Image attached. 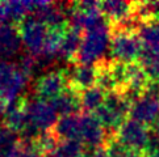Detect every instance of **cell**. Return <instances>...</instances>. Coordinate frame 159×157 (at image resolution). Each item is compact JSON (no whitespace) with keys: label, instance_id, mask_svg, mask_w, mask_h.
I'll list each match as a JSON object with an SVG mask.
<instances>
[{"label":"cell","instance_id":"cell-1","mask_svg":"<svg viewBox=\"0 0 159 157\" xmlns=\"http://www.w3.org/2000/svg\"><path fill=\"white\" fill-rule=\"evenodd\" d=\"M112 28L107 21L86 30L76 60L79 64L99 66L104 62L105 54L111 50Z\"/></svg>","mask_w":159,"mask_h":157},{"label":"cell","instance_id":"cell-2","mask_svg":"<svg viewBox=\"0 0 159 157\" xmlns=\"http://www.w3.org/2000/svg\"><path fill=\"white\" fill-rule=\"evenodd\" d=\"M142 51H143V45L138 37V33L112 28L109 53L113 60L126 64L134 63L137 59H139Z\"/></svg>","mask_w":159,"mask_h":157},{"label":"cell","instance_id":"cell-3","mask_svg":"<svg viewBox=\"0 0 159 157\" xmlns=\"http://www.w3.org/2000/svg\"><path fill=\"white\" fill-rule=\"evenodd\" d=\"M25 109L29 125L41 134L50 132L58 122V113L49 100L34 96L25 101Z\"/></svg>","mask_w":159,"mask_h":157},{"label":"cell","instance_id":"cell-4","mask_svg":"<svg viewBox=\"0 0 159 157\" xmlns=\"http://www.w3.org/2000/svg\"><path fill=\"white\" fill-rule=\"evenodd\" d=\"M28 78L16 63L0 62V97L8 104L19 101L26 88Z\"/></svg>","mask_w":159,"mask_h":157},{"label":"cell","instance_id":"cell-5","mask_svg":"<svg viewBox=\"0 0 159 157\" xmlns=\"http://www.w3.org/2000/svg\"><path fill=\"white\" fill-rule=\"evenodd\" d=\"M21 41L29 55L34 58H41L46 45L49 28L45 26L33 16H26L17 25Z\"/></svg>","mask_w":159,"mask_h":157},{"label":"cell","instance_id":"cell-6","mask_svg":"<svg viewBox=\"0 0 159 157\" xmlns=\"http://www.w3.org/2000/svg\"><path fill=\"white\" fill-rule=\"evenodd\" d=\"M80 117V142L84 147L91 151L101 149L107 145L109 136H108L104 127L93 113L79 114Z\"/></svg>","mask_w":159,"mask_h":157},{"label":"cell","instance_id":"cell-7","mask_svg":"<svg viewBox=\"0 0 159 157\" xmlns=\"http://www.w3.org/2000/svg\"><path fill=\"white\" fill-rule=\"evenodd\" d=\"M69 85V78L63 71H48L41 75L34 84L36 97L53 101L58 97L61 93H63Z\"/></svg>","mask_w":159,"mask_h":157},{"label":"cell","instance_id":"cell-8","mask_svg":"<svg viewBox=\"0 0 159 157\" xmlns=\"http://www.w3.org/2000/svg\"><path fill=\"white\" fill-rule=\"evenodd\" d=\"M117 139L126 148L143 153L149 143V128L139 122L126 119L117 132Z\"/></svg>","mask_w":159,"mask_h":157},{"label":"cell","instance_id":"cell-9","mask_svg":"<svg viewBox=\"0 0 159 157\" xmlns=\"http://www.w3.org/2000/svg\"><path fill=\"white\" fill-rule=\"evenodd\" d=\"M99 70L98 66H88V64H74L66 71V76L69 78L70 88L75 89L76 92H83L86 89L96 87L98 83Z\"/></svg>","mask_w":159,"mask_h":157},{"label":"cell","instance_id":"cell-10","mask_svg":"<svg viewBox=\"0 0 159 157\" xmlns=\"http://www.w3.org/2000/svg\"><path fill=\"white\" fill-rule=\"evenodd\" d=\"M129 117L130 119L139 122L146 127L152 126L159 121V100L142 96L132 104Z\"/></svg>","mask_w":159,"mask_h":157},{"label":"cell","instance_id":"cell-11","mask_svg":"<svg viewBox=\"0 0 159 157\" xmlns=\"http://www.w3.org/2000/svg\"><path fill=\"white\" fill-rule=\"evenodd\" d=\"M22 46L19 28L16 25H0V62H8L16 57Z\"/></svg>","mask_w":159,"mask_h":157},{"label":"cell","instance_id":"cell-12","mask_svg":"<svg viewBox=\"0 0 159 157\" xmlns=\"http://www.w3.org/2000/svg\"><path fill=\"white\" fill-rule=\"evenodd\" d=\"M100 9L104 17H107L112 24L117 25L133 16L134 3L122 2V0H107L100 3Z\"/></svg>","mask_w":159,"mask_h":157},{"label":"cell","instance_id":"cell-13","mask_svg":"<svg viewBox=\"0 0 159 157\" xmlns=\"http://www.w3.org/2000/svg\"><path fill=\"white\" fill-rule=\"evenodd\" d=\"M4 126L16 134H22L28 126V115L25 109V101H16L8 105L7 113L4 117Z\"/></svg>","mask_w":159,"mask_h":157},{"label":"cell","instance_id":"cell-14","mask_svg":"<svg viewBox=\"0 0 159 157\" xmlns=\"http://www.w3.org/2000/svg\"><path fill=\"white\" fill-rule=\"evenodd\" d=\"M53 134L59 142L62 140H80V117L75 114L59 118L53 128Z\"/></svg>","mask_w":159,"mask_h":157},{"label":"cell","instance_id":"cell-15","mask_svg":"<svg viewBox=\"0 0 159 157\" xmlns=\"http://www.w3.org/2000/svg\"><path fill=\"white\" fill-rule=\"evenodd\" d=\"M52 102L58 115H62V117L75 115L79 111V109L82 108L80 93L76 92L72 88H67L63 93H61L58 97H55Z\"/></svg>","mask_w":159,"mask_h":157},{"label":"cell","instance_id":"cell-16","mask_svg":"<svg viewBox=\"0 0 159 157\" xmlns=\"http://www.w3.org/2000/svg\"><path fill=\"white\" fill-rule=\"evenodd\" d=\"M82 39H83L82 32L74 29V28H67L61 41L58 58L63 59L66 62H70L74 58H76L82 45Z\"/></svg>","mask_w":159,"mask_h":157},{"label":"cell","instance_id":"cell-17","mask_svg":"<svg viewBox=\"0 0 159 157\" xmlns=\"http://www.w3.org/2000/svg\"><path fill=\"white\" fill-rule=\"evenodd\" d=\"M107 93L99 87H92L80 92V106L86 113H96L105 102Z\"/></svg>","mask_w":159,"mask_h":157},{"label":"cell","instance_id":"cell-18","mask_svg":"<svg viewBox=\"0 0 159 157\" xmlns=\"http://www.w3.org/2000/svg\"><path fill=\"white\" fill-rule=\"evenodd\" d=\"M143 49L151 51H159V21H151L142 24L138 30Z\"/></svg>","mask_w":159,"mask_h":157},{"label":"cell","instance_id":"cell-19","mask_svg":"<svg viewBox=\"0 0 159 157\" xmlns=\"http://www.w3.org/2000/svg\"><path fill=\"white\" fill-rule=\"evenodd\" d=\"M86 147L80 140H62L50 157H84Z\"/></svg>","mask_w":159,"mask_h":157},{"label":"cell","instance_id":"cell-20","mask_svg":"<svg viewBox=\"0 0 159 157\" xmlns=\"http://www.w3.org/2000/svg\"><path fill=\"white\" fill-rule=\"evenodd\" d=\"M139 64L145 70L150 80L159 81V51L143 49L139 57Z\"/></svg>","mask_w":159,"mask_h":157},{"label":"cell","instance_id":"cell-21","mask_svg":"<svg viewBox=\"0 0 159 157\" xmlns=\"http://www.w3.org/2000/svg\"><path fill=\"white\" fill-rule=\"evenodd\" d=\"M20 139L17 134L5 126H0V157H7L17 147Z\"/></svg>","mask_w":159,"mask_h":157},{"label":"cell","instance_id":"cell-22","mask_svg":"<svg viewBox=\"0 0 159 157\" xmlns=\"http://www.w3.org/2000/svg\"><path fill=\"white\" fill-rule=\"evenodd\" d=\"M16 64H17V67L22 71V74H24L28 78H30L39 70V64H38L37 58L32 57L29 54L21 55Z\"/></svg>","mask_w":159,"mask_h":157},{"label":"cell","instance_id":"cell-23","mask_svg":"<svg viewBox=\"0 0 159 157\" xmlns=\"http://www.w3.org/2000/svg\"><path fill=\"white\" fill-rule=\"evenodd\" d=\"M84 157H109L105 149H98V151H91L89 153H86Z\"/></svg>","mask_w":159,"mask_h":157},{"label":"cell","instance_id":"cell-24","mask_svg":"<svg viewBox=\"0 0 159 157\" xmlns=\"http://www.w3.org/2000/svg\"><path fill=\"white\" fill-rule=\"evenodd\" d=\"M8 105L9 104L7 102V101L0 97V121H4L5 113H7V109H8Z\"/></svg>","mask_w":159,"mask_h":157},{"label":"cell","instance_id":"cell-25","mask_svg":"<svg viewBox=\"0 0 159 157\" xmlns=\"http://www.w3.org/2000/svg\"><path fill=\"white\" fill-rule=\"evenodd\" d=\"M145 157H159V152H158V153H150V155H146Z\"/></svg>","mask_w":159,"mask_h":157},{"label":"cell","instance_id":"cell-26","mask_svg":"<svg viewBox=\"0 0 159 157\" xmlns=\"http://www.w3.org/2000/svg\"><path fill=\"white\" fill-rule=\"evenodd\" d=\"M46 157H50V156H46Z\"/></svg>","mask_w":159,"mask_h":157}]
</instances>
